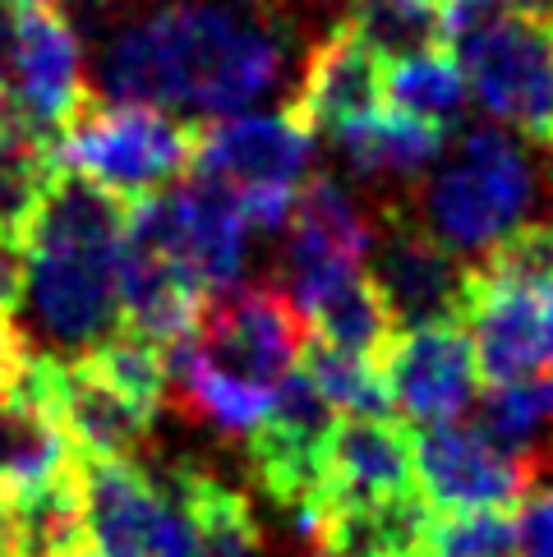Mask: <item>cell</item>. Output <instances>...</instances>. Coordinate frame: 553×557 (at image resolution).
Listing matches in <instances>:
<instances>
[{
  "instance_id": "cell-34",
  "label": "cell",
  "mask_w": 553,
  "mask_h": 557,
  "mask_svg": "<svg viewBox=\"0 0 553 557\" xmlns=\"http://www.w3.org/2000/svg\"><path fill=\"white\" fill-rule=\"evenodd\" d=\"M415 5H425V10H433V14L443 18V14L452 10V5H457V0H415Z\"/></svg>"
},
{
  "instance_id": "cell-5",
  "label": "cell",
  "mask_w": 553,
  "mask_h": 557,
  "mask_svg": "<svg viewBox=\"0 0 553 557\" xmlns=\"http://www.w3.org/2000/svg\"><path fill=\"white\" fill-rule=\"evenodd\" d=\"M452 55L493 121L553 148V18L493 5L452 42Z\"/></svg>"
},
{
  "instance_id": "cell-3",
  "label": "cell",
  "mask_w": 553,
  "mask_h": 557,
  "mask_svg": "<svg viewBox=\"0 0 553 557\" xmlns=\"http://www.w3.org/2000/svg\"><path fill=\"white\" fill-rule=\"evenodd\" d=\"M51 152L61 175L130 208L138 198L162 194L194 166V125L157 107L88 97L74 121L56 134Z\"/></svg>"
},
{
  "instance_id": "cell-32",
  "label": "cell",
  "mask_w": 553,
  "mask_h": 557,
  "mask_svg": "<svg viewBox=\"0 0 553 557\" xmlns=\"http://www.w3.org/2000/svg\"><path fill=\"white\" fill-rule=\"evenodd\" d=\"M499 10L512 14H536V18H553V0H493Z\"/></svg>"
},
{
  "instance_id": "cell-8",
  "label": "cell",
  "mask_w": 553,
  "mask_h": 557,
  "mask_svg": "<svg viewBox=\"0 0 553 557\" xmlns=\"http://www.w3.org/2000/svg\"><path fill=\"white\" fill-rule=\"evenodd\" d=\"M305 318L286 300L282 286L226 290L212 309H204L199 332L189 336L194 355L208 369L263 392H276V383L295 369V355L305 350Z\"/></svg>"
},
{
  "instance_id": "cell-26",
  "label": "cell",
  "mask_w": 553,
  "mask_h": 557,
  "mask_svg": "<svg viewBox=\"0 0 553 557\" xmlns=\"http://www.w3.org/2000/svg\"><path fill=\"white\" fill-rule=\"evenodd\" d=\"M480 429L499 447L544 466V447L553 443V373L521 377V383H507V387H489Z\"/></svg>"
},
{
  "instance_id": "cell-31",
  "label": "cell",
  "mask_w": 553,
  "mask_h": 557,
  "mask_svg": "<svg viewBox=\"0 0 553 557\" xmlns=\"http://www.w3.org/2000/svg\"><path fill=\"white\" fill-rule=\"evenodd\" d=\"M19 300H24V263H19V253L0 249V313H14Z\"/></svg>"
},
{
  "instance_id": "cell-33",
  "label": "cell",
  "mask_w": 553,
  "mask_h": 557,
  "mask_svg": "<svg viewBox=\"0 0 553 557\" xmlns=\"http://www.w3.org/2000/svg\"><path fill=\"white\" fill-rule=\"evenodd\" d=\"M5 5L14 14H24V10H56V0H5Z\"/></svg>"
},
{
  "instance_id": "cell-13",
  "label": "cell",
  "mask_w": 553,
  "mask_h": 557,
  "mask_svg": "<svg viewBox=\"0 0 553 557\" xmlns=\"http://www.w3.org/2000/svg\"><path fill=\"white\" fill-rule=\"evenodd\" d=\"M10 88L19 129L47 144H56V134L93 97L84 78V42L61 10H24L14 18Z\"/></svg>"
},
{
  "instance_id": "cell-1",
  "label": "cell",
  "mask_w": 553,
  "mask_h": 557,
  "mask_svg": "<svg viewBox=\"0 0 553 557\" xmlns=\"http://www.w3.org/2000/svg\"><path fill=\"white\" fill-rule=\"evenodd\" d=\"M282 61L276 0H157L107 33L97 65L121 102L235 115L272 92Z\"/></svg>"
},
{
  "instance_id": "cell-4",
  "label": "cell",
  "mask_w": 553,
  "mask_h": 557,
  "mask_svg": "<svg viewBox=\"0 0 553 557\" xmlns=\"http://www.w3.org/2000/svg\"><path fill=\"white\" fill-rule=\"evenodd\" d=\"M536 175L503 129H470L425 185V231L457 249H489L521 226Z\"/></svg>"
},
{
  "instance_id": "cell-28",
  "label": "cell",
  "mask_w": 553,
  "mask_h": 557,
  "mask_svg": "<svg viewBox=\"0 0 553 557\" xmlns=\"http://www.w3.org/2000/svg\"><path fill=\"white\" fill-rule=\"evenodd\" d=\"M433 557H517V516H439L433 521Z\"/></svg>"
},
{
  "instance_id": "cell-10",
  "label": "cell",
  "mask_w": 553,
  "mask_h": 557,
  "mask_svg": "<svg viewBox=\"0 0 553 557\" xmlns=\"http://www.w3.org/2000/svg\"><path fill=\"white\" fill-rule=\"evenodd\" d=\"M332 429H337V410L314 392L300 369H291L272 392L263 424L249 433L254 480L276 507L300 516V521L319 503Z\"/></svg>"
},
{
  "instance_id": "cell-6",
  "label": "cell",
  "mask_w": 553,
  "mask_h": 557,
  "mask_svg": "<svg viewBox=\"0 0 553 557\" xmlns=\"http://www.w3.org/2000/svg\"><path fill=\"white\" fill-rule=\"evenodd\" d=\"M415 488L433 516H480L507 511L536 493L540 461L499 447L480 424H429L410 433Z\"/></svg>"
},
{
  "instance_id": "cell-19",
  "label": "cell",
  "mask_w": 553,
  "mask_h": 557,
  "mask_svg": "<svg viewBox=\"0 0 553 557\" xmlns=\"http://www.w3.org/2000/svg\"><path fill=\"white\" fill-rule=\"evenodd\" d=\"M144 406L121 396L84 355H65L61 387H56V424L78 461H130V451L152 433Z\"/></svg>"
},
{
  "instance_id": "cell-23",
  "label": "cell",
  "mask_w": 553,
  "mask_h": 557,
  "mask_svg": "<svg viewBox=\"0 0 553 557\" xmlns=\"http://www.w3.org/2000/svg\"><path fill=\"white\" fill-rule=\"evenodd\" d=\"M466 97L470 88H466V74L457 65V55H452V47H429V51L402 55V61L388 65V102H397L402 115L439 134H447L462 121Z\"/></svg>"
},
{
  "instance_id": "cell-18",
  "label": "cell",
  "mask_w": 553,
  "mask_h": 557,
  "mask_svg": "<svg viewBox=\"0 0 553 557\" xmlns=\"http://www.w3.org/2000/svg\"><path fill=\"white\" fill-rule=\"evenodd\" d=\"M415 493L420 488H415V451L406 424L337 420L323 461L319 503H397V497H415Z\"/></svg>"
},
{
  "instance_id": "cell-14",
  "label": "cell",
  "mask_w": 553,
  "mask_h": 557,
  "mask_svg": "<svg viewBox=\"0 0 553 557\" xmlns=\"http://www.w3.org/2000/svg\"><path fill=\"white\" fill-rule=\"evenodd\" d=\"M314 138L286 111L272 115H222L194 125V175L222 194L249 189H300Z\"/></svg>"
},
{
  "instance_id": "cell-25",
  "label": "cell",
  "mask_w": 553,
  "mask_h": 557,
  "mask_svg": "<svg viewBox=\"0 0 553 557\" xmlns=\"http://www.w3.org/2000/svg\"><path fill=\"white\" fill-rule=\"evenodd\" d=\"M295 369L309 377L314 392H319L332 410H346L351 420H388V410H392L388 383H383L379 364L365 360V355L332 350L323 342H305Z\"/></svg>"
},
{
  "instance_id": "cell-29",
  "label": "cell",
  "mask_w": 553,
  "mask_h": 557,
  "mask_svg": "<svg viewBox=\"0 0 553 557\" xmlns=\"http://www.w3.org/2000/svg\"><path fill=\"white\" fill-rule=\"evenodd\" d=\"M517 557H553V484L517 507Z\"/></svg>"
},
{
  "instance_id": "cell-22",
  "label": "cell",
  "mask_w": 553,
  "mask_h": 557,
  "mask_svg": "<svg viewBox=\"0 0 553 557\" xmlns=\"http://www.w3.org/2000/svg\"><path fill=\"white\" fill-rule=\"evenodd\" d=\"M300 318H305L309 342H323V346H332V350L365 355V360L383 355L388 342L397 336V318H392L383 290L373 286L369 272L342 282L332 295H323L319 305H309Z\"/></svg>"
},
{
  "instance_id": "cell-30",
  "label": "cell",
  "mask_w": 553,
  "mask_h": 557,
  "mask_svg": "<svg viewBox=\"0 0 553 557\" xmlns=\"http://www.w3.org/2000/svg\"><path fill=\"white\" fill-rule=\"evenodd\" d=\"M24 355H28L24 332H19L10 318L0 313V401H5V392H10V383H14L19 364H24Z\"/></svg>"
},
{
  "instance_id": "cell-2",
  "label": "cell",
  "mask_w": 553,
  "mask_h": 557,
  "mask_svg": "<svg viewBox=\"0 0 553 557\" xmlns=\"http://www.w3.org/2000/svg\"><path fill=\"white\" fill-rule=\"evenodd\" d=\"M121 240L125 203L61 175L24 249L33 323L56 350L88 355L121 327Z\"/></svg>"
},
{
  "instance_id": "cell-21",
  "label": "cell",
  "mask_w": 553,
  "mask_h": 557,
  "mask_svg": "<svg viewBox=\"0 0 553 557\" xmlns=\"http://www.w3.org/2000/svg\"><path fill=\"white\" fill-rule=\"evenodd\" d=\"M56 185H61V166L47 138L0 129V249H28V235Z\"/></svg>"
},
{
  "instance_id": "cell-15",
  "label": "cell",
  "mask_w": 553,
  "mask_h": 557,
  "mask_svg": "<svg viewBox=\"0 0 553 557\" xmlns=\"http://www.w3.org/2000/svg\"><path fill=\"white\" fill-rule=\"evenodd\" d=\"M388 111V61L373 51L346 18H337L319 42L309 47L300 88H295L286 115L314 134H342L369 115Z\"/></svg>"
},
{
  "instance_id": "cell-9",
  "label": "cell",
  "mask_w": 553,
  "mask_h": 557,
  "mask_svg": "<svg viewBox=\"0 0 553 557\" xmlns=\"http://www.w3.org/2000/svg\"><path fill=\"white\" fill-rule=\"evenodd\" d=\"M88 557H199L167 484L134 461H84Z\"/></svg>"
},
{
  "instance_id": "cell-20",
  "label": "cell",
  "mask_w": 553,
  "mask_h": 557,
  "mask_svg": "<svg viewBox=\"0 0 553 557\" xmlns=\"http://www.w3.org/2000/svg\"><path fill=\"white\" fill-rule=\"evenodd\" d=\"M167 488L175 497V507L185 511L199 557H254L259 553V521H254V507L245 503V493L226 488L222 480H212V474L194 466L175 470Z\"/></svg>"
},
{
  "instance_id": "cell-17",
  "label": "cell",
  "mask_w": 553,
  "mask_h": 557,
  "mask_svg": "<svg viewBox=\"0 0 553 557\" xmlns=\"http://www.w3.org/2000/svg\"><path fill=\"white\" fill-rule=\"evenodd\" d=\"M0 557H88L84 461L0 480Z\"/></svg>"
},
{
  "instance_id": "cell-11",
  "label": "cell",
  "mask_w": 553,
  "mask_h": 557,
  "mask_svg": "<svg viewBox=\"0 0 553 557\" xmlns=\"http://www.w3.org/2000/svg\"><path fill=\"white\" fill-rule=\"evenodd\" d=\"M462 323L470 327V350L484 387L553 373V290L503 286L470 268Z\"/></svg>"
},
{
  "instance_id": "cell-24",
  "label": "cell",
  "mask_w": 553,
  "mask_h": 557,
  "mask_svg": "<svg viewBox=\"0 0 553 557\" xmlns=\"http://www.w3.org/2000/svg\"><path fill=\"white\" fill-rule=\"evenodd\" d=\"M337 144L360 175H415L447 148L439 129L410 121L402 111L369 115V121L342 129Z\"/></svg>"
},
{
  "instance_id": "cell-16",
  "label": "cell",
  "mask_w": 553,
  "mask_h": 557,
  "mask_svg": "<svg viewBox=\"0 0 553 557\" xmlns=\"http://www.w3.org/2000/svg\"><path fill=\"white\" fill-rule=\"evenodd\" d=\"M379 373L388 383L392 406H402L420 429L457 424L480 387L476 350H470V336L457 323L397 332L383 350Z\"/></svg>"
},
{
  "instance_id": "cell-27",
  "label": "cell",
  "mask_w": 553,
  "mask_h": 557,
  "mask_svg": "<svg viewBox=\"0 0 553 557\" xmlns=\"http://www.w3.org/2000/svg\"><path fill=\"white\" fill-rule=\"evenodd\" d=\"M489 282L553 290V222H521L499 245H489L480 263H470Z\"/></svg>"
},
{
  "instance_id": "cell-7",
  "label": "cell",
  "mask_w": 553,
  "mask_h": 557,
  "mask_svg": "<svg viewBox=\"0 0 553 557\" xmlns=\"http://www.w3.org/2000/svg\"><path fill=\"white\" fill-rule=\"evenodd\" d=\"M286 231L291 235L282 249V290L300 313L351 276L369 272L373 235H379L369 212L332 175H314L300 185Z\"/></svg>"
},
{
  "instance_id": "cell-12",
  "label": "cell",
  "mask_w": 553,
  "mask_h": 557,
  "mask_svg": "<svg viewBox=\"0 0 553 557\" xmlns=\"http://www.w3.org/2000/svg\"><path fill=\"white\" fill-rule=\"evenodd\" d=\"M369 276L383 290L397 327L462 323L470 263H462L443 240H433L420 226V216H406V212L383 216V231L373 235Z\"/></svg>"
}]
</instances>
